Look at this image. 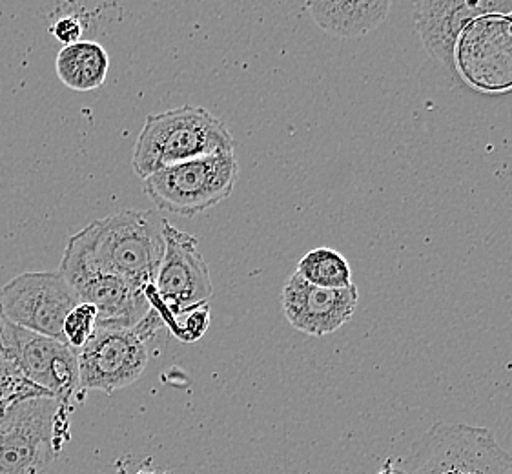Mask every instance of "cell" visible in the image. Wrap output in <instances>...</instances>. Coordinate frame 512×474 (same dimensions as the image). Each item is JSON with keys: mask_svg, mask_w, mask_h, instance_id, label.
<instances>
[{"mask_svg": "<svg viewBox=\"0 0 512 474\" xmlns=\"http://www.w3.org/2000/svg\"><path fill=\"white\" fill-rule=\"evenodd\" d=\"M163 223L154 210H121L95 219L68 239L62 259L119 276L148 292L163 261Z\"/></svg>", "mask_w": 512, "mask_h": 474, "instance_id": "6da1fadb", "label": "cell"}, {"mask_svg": "<svg viewBox=\"0 0 512 474\" xmlns=\"http://www.w3.org/2000/svg\"><path fill=\"white\" fill-rule=\"evenodd\" d=\"M236 141L225 124L201 106L150 114L137 137L132 155L135 176L146 179L155 172L206 155L234 152Z\"/></svg>", "mask_w": 512, "mask_h": 474, "instance_id": "7a4b0ae2", "label": "cell"}, {"mask_svg": "<svg viewBox=\"0 0 512 474\" xmlns=\"http://www.w3.org/2000/svg\"><path fill=\"white\" fill-rule=\"evenodd\" d=\"M70 405L33 396L0 413V474H48L70 440Z\"/></svg>", "mask_w": 512, "mask_h": 474, "instance_id": "3957f363", "label": "cell"}, {"mask_svg": "<svg viewBox=\"0 0 512 474\" xmlns=\"http://www.w3.org/2000/svg\"><path fill=\"white\" fill-rule=\"evenodd\" d=\"M405 474H512V456L489 429L436 423L401 458Z\"/></svg>", "mask_w": 512, "mask_h": 474, "instance_id": "277c9868", "label": "cell"}, {"mask_svg": "<svg viewBox=\"0 0 512 474\" xmlns=\"http://www.w3.org/2000/svg\"><path fill=\"white\" fill-rule=\"evenodd\" d=\"M239 176L234 152L168 166L143 179L144 194L163 212L194 217L232 196Z\"/></svg>", "mask_w": 512, "mask_h": 474, "instance_id": "5b68a950", "label": "cell"}, {"mask_svg": "<svg viewBox=\"0 0 512 474\" xmlns=\"http://www.w3.org/2000/svg\"><path fill=\"white\" fill-rule=\"evenodd\" d=\"M152 349L135 327L97 321L92 338L77 352L79 391L112 394L137 382Z\"/></svg>", "mask_w": 512, "mask_h": 474, "instance_id": "8992f818", "label": "cell"}, {"mask_svg": "<svg viewBox=\"0 0 512 474\" xmlns=\"http://www.w3.org/2000/svg\"><path fill=\"white\" fill-rule=\"evenodd\" d=\"M0 351L28 382L48 396L64 405L82 400L77 352L64 341L4 321L0 330Z\"/></svg>", "mask_w": 512, "mask_h": 474, "instance_id": "52a82bcc", "label": "cell"}, {"mask_svg": "<svg viewBox=\"0 0 512 474\" xmlns=\"http://www.w3.org/2000/svg\"><path fill=\"white\" fill-rule=\"evenodd\" d=\"M164 256L155 278L148 289L152 305L161 307L172 318L188 310L208 305L214 294L210 268L199 252V239L164 219Z\"/></svg>", "mask_w": 512, "mask_h": 474, "instance_id": "ba28073f", "label": "cell"}, {"mask_svg": "<svg viewBox=\"0 0 512 474\" xmlns=\"http://www.w3.org/2000/svg\"><path fill=\"white\" fill-rule=\"evenodd\" d=\"M79 303L81 299L59 270L24 272L0 287L4 320L53 340L64 341L62 325Z\"/></svg>", "mask_w": 512, "mask_h": 474, "instance_id": "9c48e42d", "label": "cell"}, {"mask_svg": "<svg viewBox=\"0 0 512 474\" xmlns=\"http://www.w3.org/2000/svg\"><path fill=\"white\" fill-rule=\"evenodd\" d=\"M454 68L480 92H511L512 11L483 15L461 31Z\"/></svg>", "mask_w": 512, "mask_h": 474, "instance_id": "30bf717a", "label": "cell"}, {"mask_svg": "<svg viewBox=\"0 0 512 474\" xmlns=\"http://www.w3.org/2000/svg\"><path fill=\"white\" fill-rule=\"evenodd\" d=\"M356 285L321 289L294 272L283 285L281 305L288 323L308 336H328L349 323L358 309Z\"/></svg>", "mask_w": 512, "mask_h": 474, "instance_id": "8fae6325", "label": "cell"}, {"mask_svg": "<svg viewBox=\"0 0 512 474\" xmlns=\"http://www.w3.org/2000/svg\"><path fill=\"white\" fill-rule=\"evenodd\" d=\"M511 11L512 0H421L414 22L427 53L452 70L461 31L478 17Z\"/></svg>", "mask_w": 512, "mask_h": 474, "instance_id": "7c38bea8", "label": "cell"}, {"mask_svg": "<svg viewBox=\"0 0 512 474\" xmlns=\"http://www.w3.org/2000/svg\"><path fill=\"white\" fill-rule=\"evenodd\" d=\"M394 0H307L310 17L321 30L338 39H356L389 17Z\"/></svg>", "mask_w": 512, "mask_h": 474, "instance_id": "4fadbf2b", "label": "cell"}, {"mask_svg": "<svg viewBox=\"0 0 512 474\" xmlns=\"http://www.w3.org/2000/svg\"><path fill=\"white\" fill-rule=\"evenodd\" d=\"M55 72L61 83L73 92H93L106 83L110 55L103 44L95 41L62 46L55 59Z\"/></svg>", "mask_w": 512, "mask_h": 474, "instance_id": "5bb4252c", "label": "cell"}, {"mask_svg": "<svg viewBox=\"0 0 512 474\" xmlns=\"http://www.w3.org/2000/svg\"><path fill=\"white\" fill-rule=\"evenodd\" d=\"M297 274L321 289H349L352 270L347 258L332 248H314L297 263Z\"/></svg>", "mask_w": 512, "mask_h": 474, "instance_id": "9a60e30c", "label": "cell"}, {"mask_svg": "<svg viewBox=\"0 0 512 474\" xmlns=\"http://www.w3.org/2000/svg\"><path fill=\"white\" fill-rule=\"evenodd\" d=\"M97 321H99L97 307L81 301L77 307H73L72 312L64 320V325H62L64 343L68 347H72L75 352L81 351L82 347L92 338Z\"/></svg>", "mask_w": 512, "mask_h": 474, "instance_id": "2e32d148", "label": "cell"}, {"mask_svg": "<svg viewBox=\"0 0 512 474\" xmlns=\"http://www.w3.org/2000/svg\"><path fill=\"white\" fill-rule=\"evenodd\" d=\"M210 325V310L208 305L199 309L188 310L185 314L174 318L175 336L185 343H194L199 340Z\"/></svg>", "mask_w": 512, "mask_h": 474, "instance_id": "e0dca14e", "label": "cell"}, {"mask_svg": "<svg viewBox=\"0 0 512 474\" xmlns=\"http://www.w3.org/2000/svg\"><path fill=\"white\" fill-rule=\"evenodd\" d=\"M53 37L61 42L62 46H70L75 42L82 41V24L77 17L66 15L59 21L53 22Z\"/></svg>", "mask_w": 512, "mask_h": 474, "instance_id": "ac0fdd59", "label": "cell"}, {"mask_svg": "<svg viewBox=\"0 0 512 474\" xmlns=\"http://www.w3.org/2000/svg\"><path fill=\"white\" fill-rule=\"evenodd\" d=\"M378 474H405L401 469H398V467H394V464L390 462V460H387V464H385V467H383V471H379Z\"/></svg>", "mask_w": 512, "mask_h": 474, "instance_id": "d6986e66", "label": "cell"}]
</instances>
